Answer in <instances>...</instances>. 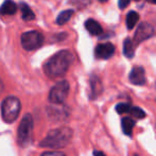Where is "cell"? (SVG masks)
I'll use <instances>...</instances> for the list:
<instances>
[{
    "instance_id": "44dd1931",
    "label": "cell",
    "mask_w": 156,
    "mask_h": 156,
    "mask_svg": "<svg viewBox=\"0 0 156 156\" xmlns=\"http://www.w3.org/2000/svg\"><path fill=\"white\" fill-rule=\"evenodd\" d=\"M3 90H4V84H3V82L0 80V94L3 93Z\"/></svg>"
},
{
    "instance_id": "7402d4cb",
    "label": "cell",
    "mask_w": 156,
    "mask_h": 156,
    "mask_svg": "<svg viewBox=\"0 0 156 156\" xmlns=\"http://www.w3.org/2000/svg\"><path fill=\"white\" fill-rule=\"evenodd\" d=\"M94 156H106V155H105L104 153H102V152H99V151H94Z\"/></svg>"
},
{
    "instance_id": "52a82bcc",
    "label": "cell",
    "mask_w": 156,
    "mask_h": 156,
    "mask_svg": "<svg viewBox=\"0 0 156 156\" xmlns=\"http://www.w3.org/2000/svg\"><path fill=\"white\" fill-rule=\"evenodd\" d=\"M153 33H154V29H153V27L151 25H149V23H140L137 31L135 33V37H134L135 43L136 44L141 43L142 41H144V39L152 36Z\"/></svg>"
},
{
    "instance_id": "7a4b0ae2",
    "label": "cell",
    "mask_w": 156,
    "mask_h": 156,
    "mask_svg": "<svg viewBox=\"0 0 156 156\" xmlns=\"http://www.w3.org/2000/svg\"><path fill=\"white\" fill-rule=\"evenodd\" d=\"M72 138V129L69 127H60L49 132L48 135L41 142V146L44 148L61 149L66 147Z\"/></svg>"
},
{
    "instance_id": "603a6c76",
    "label": "cell",
    "mask_w": 156,
    "mask_h": 156,
    "mask_svg": "<svg viewBox=\"0 0 156 156\" xmlns=\"http://www.w3.org/2000/svg\"><path fill=\"white\" fill-rule=\"evenodd\" d=\"M149 2H151V3H154V4H156V0H148Z\"/></svg>"
},
{
    "instance_id": "277c9868",
    "label": "cell",
    "mask_w": 156,
    "mask_h": 156,
    "mask_svg": "<svg viewBox=\"0 0 156 156\" xmlns=\"http://www.w3.org/2000/svg\"><path fill=\"white\" fill-rule=\"evenodd\" d=\"M32 129H33V119L30 114L23 117L18 127V134H17V140L21 147H28L31 142L32 138Z\"/></svg>"
},
{
    "instance_id": "5b68a950",
    "label": "cell",
    "mask_w": 156,
    "mask_h": 156,
    "mask_svg": "<svg viewBox=\"0 0 156 156\" xmlns=\"http://www.w3.org/2000/svg\"><path fill=\"white\" fill-rule=\"evenodd\" d=\"M69 94V83L67 81H61L51 88L49 94V101L53 104H62L67 99Z\"/></svg>"
},
{
    "instance_id": "9c48e42d",
    "label": "cell",
    "mask_w": 156,
    "mask_h": 156,
    "mask_svg": "<svg viewBox=\"0 0 156 156\" xmlns=\"http://www.w3.org/2000/svg\"><path fill=\"white\" fill-rule=\"evenodd\" d=\"M131 83L134 85H144L146 83V74L142 67H135L132 69L129 76Z\"/></svg>"
},
{
    "instance_id": "8fae6325",
    "label": "cell",
    "mask_w": 156,
    "mask_h": 156,
    "mask_svg": "<svg viewBox=\"0 0 156 156\" xmlns=\"http://www.w3.org/2000/svg\"><path fill=\"white\" fill-rule=\"evenodd\" d=\"M17 11V5L12 0H5L0 8V13L2 15H14Z\"/></svg>"
},
{
    "instance_id": "ac0fdd59",
    "label": "cell",
    "mask_w": 156,
    "mask_h": 156,
    "mask_svg": "<svg viewBox=\"0 0 156 156\" xmlns=\"http://www.w3.org/2000/svg\"><path fill=\"white\" fill-rule=\"evenodd\" d=\"M129 114L132 116H134V117L138 118V119H142L146 116V113L140 107H132L131 111H129Z\"/></svg>"
},
{
    "instance_id": "d4e9b609",
    "label": "cell",
    "mask_w": 156,
    "mask_h": 156,
    "mask_svg": "<svg viewBox=\"0 0 156 156\" xmlns=\"http://www.w3.org/2000/svg\"><path fill=\"white\" fill-rule=\"evenodd\" d=\"M135 1H139V0H135Z\"/></svg>"
},
{
    "instance_id": "e0dca14e",
    "label": "cell",
    "mask_w": 156,
    "mask_h": 156,
    "mask_svg": "<svg viewBox=\"0 0 156 156\" xmlns=\"http://www.w3.org/2000/svg\"><path fill=\"white\" fill-rule=\"evenodd\" d=\"M131 108H132V106L129 103H119V104H117V106H116V111H117L118 114L129 113Z\"/></svg>"
},
{
    "instance_id": "6da1fadb",
    "label": "cell",
    "mask_w": 156,
    "mask_h": 156,
    "mask_svg": "<svg viewBox=\"0 0 156 156\" xmlns=\"http://www.w3.org/2000/svg\"><path fill=\"white\" fill-rule=\"evenodd\" d=\"M73 61V55L67 50L58 52L45 65V72L48 76L54 79L63 76L68 71Z\"/></svg>"
},
{
    "instance_id": "4fadbf2b",
    "label": "cell",
    "mask_w": 156,
    "mask_h": 156,
    "mask_svg": "<svg viewBox=\"0 0 156 156\" xmlns=\"http://www.w3.org/2000/svg\"><path fill=\"white\" fill-rule=\"evenodd\" d=\"M20 9L21 13H23V19L26 21L33 20L35 18V14L33 13V11L30 9V6L26 3H20Z\"/></svg>"
},
{
    "instance_id": "ba28073f",
    "label": "cell",
    "mask_w": 156,
    "mask_h": 156,
    "mask_svg": "<svg viewBox=\"0 0 156 156\" xmlns=\"http://www.w3.org/2000/svg\"><path fill=\"white\" fill-rule=\"evenodd\" d=\"M114 52H115V47L111 43L100 44V45L97 46L96 50H94V54H96L97 58H103V60H106V58L113 56Z\"/></svg>"
},
{
    "instance_id": "8992f818",
    "label": "cell",
    "mask_w": 156,
    "mask_h": 156,
    "mask_svg": "<svg viewBox=\"0 0 156 156\" xmlns=\"http://www.w3.org/2000/svg\"><path fill=\"white\" fill-rule=\"evenodd\" d=\"M43 43L44 36L38 31H29L21 35V46L28 51L38 49Z\"/></svg>"
},
{
    "instance_id": "9a60e30c",
    "label": "cell",
    "mask_w": 156,
    "mask_h": 156,
    "mask_svg": "<svg viewBox=\"0 0 156 156\" xmlns=\"http://www.w3.org/2000/svg\"><path fill=\"white\" fill-rule=\"evenodd\" d=\"M138 19H139V16L138 14L135 12V11H131L129 14L126 15V27L129 30L133 29L136 26V23H138Z\"/></svg>"
},
{
    "instance_id": "7c38bea8",
    "label": "cell",
    "mask_w": 156,
    "mask_h": 156,
    "mask_svg": "<svg viewBox=\"0 0 156 156\" xmlns=\"http://www.w3.org/2000/svg\"><path fill=\"white\" fill-rule=\"evenodd\" d=\"M121 124H122L123 133L127 136H131L132 133H133L134 126H135V121L129 117H124L121 120Z\"/></svg>"
},
{
    "instance_id": "5bb4252c",
    "label": "cell",
    "mask_w": 156,
    "mask_h": 156,
    "mask_svg": "<svg viewBox=\"0 0 156 156\" xmlns=\"http://www.w3.org/2000/svg\"><path fill=\"white\" fill-rule=\"evenodd\" d=\"M73 13H74V12H73L72 10H66V11H63L62 13H60V14H58V18H56V23H58L60 26L65 25L66 23H68V21L70 20V18L72 17Z\"/></svg>"
},
{
    "instance_id": "cb8c5ba5",
    "label": "cell",
    "mask_w": 156,
    "mask_h": 156,
    "mask_svg": "<svg viewBox=\"0 0 156 156\" xmlns=\"http://www.w3.org/2000/svg\"><path fill=\"white\" fill-rule=\"evenodd\" d=\"M99 1H101V2H105V1H107V0H99Z\"/></svg>"
},
{
    "instance_id": "3957f363",
    "label": "cell",
    "mask_w": 156,
    "mask_h": 156,
    "mask_svg": "<svg viewBox=\"0 0 156 156\" xmlns=\"http://www.w3.org/2000/svg\"><path fill=\"white\" fill-rule=\"evenodd\" d=\"M21 111V103L14 96L6 97L1 104V116L6 123H13L18 118Z\"/></svg>"
},
{
    "instance_id": "ffe728a7",
    "label": "cell",
    "mask_w": 156,
    "mask_h": 156,
    "mask_svg": "<svg viewBox=\"0 0 156 156\" xmlns=\"http://www.w3.org/2000/svg\"><path fill=\"white\" fill-rule=\"evenodd\" d=\"M131 0H119V8L120 9H125L129 4Z\"/></svg>"
},
{
    "instance_id": "d6986e66",
    "label": "cell",
    "mask_w": 156,
    "mask_h": 156,
    "mask_svg": "<svg viewBox=\"0 0 156 156\" xmlns=\"http://www.w3.org/2000/svg\"><path fill=\"white\" fill-rule=\"evenodd\" d=\"M41 156H66V155L62 151H50V152L43 153Z\"/></svg>"
},
{
    "instance_id": "30bf717a",
    "label": "cell",
    "mask_w": 156,
    "mask_h": 156,
    "mask_svg": "<svg viewBox=\"0 0 156 156\" xmlns=\"http://www.w3.org/2000/svg\"><path fill=\"white\" fill-rule=\"evenodd\" d=\"M85 28L91 35H100L103 32L100 23L98 21L94 20V19H88V20L85 21Z\"/></svg>"
},
{
    "instance_id": "2e32d148",
    "label": "cell",
    "mask_w": 156,
    "mask_h": 156,
    "mask_svg": "<svg viewBox=\"0 0 156 156\" xmlns=\"http://www.w3.org/2000/svg\"><path fill=\"white\" fill-rule=\"evenodd\" d=\"M123 53L126 58H133L134 55V45L129 38L124 39L123 41Z\"/></svg>"
}]
</instances>
